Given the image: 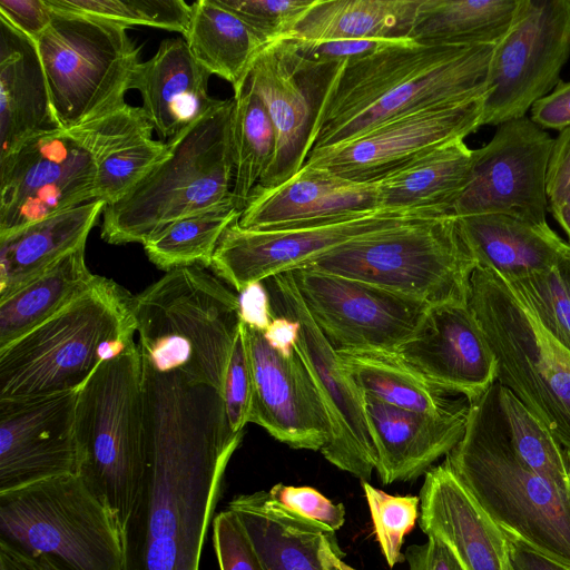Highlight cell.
Listing matches in <instances>:
<instances>
[{
	"label": "cell",
	"instance_id": "7a4b0ae2",
	"mask_svg": "<svg viewBox=\"0 0 570 570\" xmlns=\"http://www.w3.org/2000/svg\"><path fill=\"white\" fill-rule=\"evenodd\" d=\"M495 46L400 39L342 60L321 98L307 157L402 116L484 97Z\"/></svg>",
	"mask_w": 570,
	"mask_h": 570
},
{
	"label": "cell",
	"instance_id": "484cf974",
	"mask_svg": "<svg viewBox=\"0 0 570 570\" xmlns=\"http://www.w3.org/2000/svg\"><path fill=\"white\" fill-rule=\"evenodd\" d=\"M60 129L36 42L0 18V159Z\"/></svg>",
	"mask_w": 570,
	"mask_h": 570
},
{
	"label": "cell",
	"instance_id": "11a10c76",
	"mask_svg": "<svg viewBox=\"0 0 570 570\" xmlns=\"http://www.w3.org/2000/svg\"><path fill=\"white\" fill-rule=\"evenodd\" d=\"M513 570H570V567L549 558L527 544L509 538Z\"/></svg>",
	"mask_w": 570,
	"mask_h": 570
},
{
	"label": "cell",
	"instance_id": "1f68e13d",
	"mask_svg": "<svg viewBox=\"0 0 570 570\" xmlns=\"http://www.w3.org/2000/svg\"><path fill=\"white\" fill-rule=\"evenodd\" d=\"M422 0H317L286 36L299 42L410 39Z\"/></svg>",
	"mask_w": 570,
	"mask_h": 570
},
{
	"label": "cell",
	"instance_id": "5b68a950",
	"mask_svg": "<svg viewBox=\"0 0 570 570\" xmlns=\"http://www.w3.org/2000/svg\"><path fill=\"white\" fill-rule=\"evenodd\" d=\"M233 110L234 98L218 99L169 139L167 155L154 169L124 198L105 206L101 238L144 244L175 220L236 208Z\"/></svg>",
	"mask_w": 570,
	"mask_h": 570
},
{
	"label": "cell",
	"instance_id": "681fc988",
	"mask_svg": "<svg viewBox=\"0 0 570 570\" xmlns=\"http://www.w3.org/2000/svg\"><path fill=\"white\" fill-rule=\"evenodd\" d=\"M530 119L542 129L570 127V81H559L553 90L530 109Z\"/></svg>",
	"mask_w": 570,
	"mask_h": 570
},
{
	"label": "cell",
	"instance_id": "f907efd6",
	"mask_svg": "<svg viewBox=\"0 0 570 570\" xmlns=\"http://www.w3.org/2000/svg\"><path fill=\"white\" fill-rule=\"evenodd\" d=\"M404 559L410 570H465L454 552L435 537H428L425 543L410 546Z\"/></svg>",
	"mask_w": 570,
	"mask_h": 570
},
{
	"label": "cell",
	"instance_id": "f546056e",
	"mask_svg": "<svg viewBox=\"0 0 570 570\" xmlns=\"http://www.w3.org/2000/svg\"><path fill=\"white\" fill-rule=\"evenodd\" d=\"M227 509L240 521L265 570H325L320 549L332 532L284 507L268 491L236 495Z\"/></svg>",
	"mask_w": 570,
	"mask_h": 570
},
{
	"label": "cell",
	"instance_id": "ab89813d",
	"mask_svg": "<svg viewBox=\"0 0 570 570\" xmlns=\"http://www.w3.org/2000/svg\"><path fill=\"white\" fill-rule=\"evenodd\" d=\"M50 8L100 17L125 26L187 32L191 6L183 0H45Z\"/></svg>",
	"mask_w": 570,
	"mask_h": 570
},
{
	"label": "cell",
	"instance_id": "9c48e42d",
	"mask_svg": "<svg viewBox=\"0 0 570 570\" xmlns=\"http://www.w3.org/2000/svg\"><path fill=\"white\" fill-rule=\"evenodd\" d=\"M77 475L122 527L144 472L145 413L139 350L102 361L79 389Z\"/></svg>",
	"mask_w": 570,
	"mask_h": 570
},
{
	"label": "cell",
	"instance_id": "603a6c76",
	"mask_svg": "<svg viewBox=\"0 0 570 570\" xmlns=\"http://www.w3.org/2000/svg\"><path fill=\"white\" fill-rule=\"evenodd\" d=\"M368 428L383 484L411 481L448 455L463 436L468 406L439 413L401 409L364 395Z\"/></svg>",
	"mask_w": 570,
	"mask_h": 570
},
{
	"label": "cell",
	"instance_id": "ba28073f",
	"mask_svg": "<svg viewBox=\"0 0 570 570\" xmlns=\"http://www.w3.org/2000/svg\"><path fill=\"white\" fill-rule=\"evenodd\" d=\"M476 261L456 217H419L350 240L305 266L397 293L430 306L468 303Z\"/></svg>",
	"mask_w": 570,
	"mask_h": 570
},
{
	"label": "cell",
	"instance_id": "680465c9",
	"mask_svg": "<svg viewBox=\"0 0 570 570\" xmlns=\"http://www.w3.org/2000/svg\"><path fill=\"white\" fill-rule=\"evenodd\" d=\"M548 210L552 213L570 239V204L549 205Z\"/></svg>",
	"mask_w": 570,
	"mask_h": 570
},
{
	"label": "cell",
	"instance_id": "d590c367",
	"mask_svg": "<svg viewBox=\"0 0 570 570\" xmlns=\"http://www.w3.org/2000/svg\"><path fill=\"white\" fill-rule=\"evenodd\" d=\"M341 363L364 394L396 407L439 413L450 409L444 392L431 384L395 351L342 350Z\"/></svg>",
	"mask_w": 570,
	"mask_h": 570
},
{
	"label": "cell",
	"instance_id": "30bf717a",
	"mask_svg": "<svg viewBox=\"0 0 570 570\" xmlns=\"http://www.w3.org/2000/svg\"><path fill=\"white\" fill-rule=\"evenodd\" d=\"M468 305L495 356L497 382L570 452V352L491 269L473 271Z\"/></svg>",
	"mask_w": 570,
	"mask_h": 570
},
{
	"label": "cell",
	"instance_id": "8992f818",
	"mask_svg": "<svg viewBox=\"0 0 570 570\" xmlns=\"http://www.w3.org/2000/svg\"><path fill=\"white\" fill-rule=\"evenodd\" d=\"M134 312L144 361L222 392L242 324L237 294L202 267H180L135 295Z\"/></svg>",
	"mask_w": 570,
	"mask_h": 570
},
{
	"label": "cell",
	"instance_id": "d4e9b609",
	"mask_svg": "<svg viewBox=\"0 0 570 570\" xmlns=\"http://www.w3.org/2000/svg\"><path fill=\"white\" fill-rule=\"evenodd\" d=\"M380 210L375 183H355L322 168L303 166L272 188H254L238 224L278 229Z\"/></svg>",
	"mask_w": 570,
	"mask_h": 570
},
{
	"label": "cell",
	"instance_id": "44dd1931",
	"mask_svg": "<svg viewBox=\"0 0 570 570\" xmlns=\"http://www.w3.org/2000/svg\"><path fill=\"white\" fill-rule=\"evenodd\" d=\"M244 326L253 375L248 423L293 449L321 452L332 439L331 421L301 357L281 355L262 331Z\"/></svg>",
	"mask_w": 570,
	"mask_h": 570
},
{
	"label": "cell",
	"instance_id": "e575fe53",
	"mask_svg": "<svg viewBox=\"0 0 570 570\" xmlns=\"http://www.w3.org/2000/svg\"><path fill=\"white\" fill-rule=\"evenodd\" d=\"M519 0H422L409 38L425 45H497Z\"/></svg>",
	"mask_w": 570,
	"mask_h": 570
},
{
	"label": "cell",
	"instance_id": "277c9868",
	"mask_svg": "<svg viewBox=\"0 0 570 570\" xmlns=\"http://www.w3.org/2000/svg\"><path fill=\"white\" fill-rule=\"evenodd\" d=\"M135 295L96 275L56 315L0 348V399L79 390L102 361L138 348Z\"/></svg>",
	"mask_w": 570,
	"mask_h": 570
},
{
	"label": "cell",
	"instance_id": "ee69618b",
	"mask_svg": "<svg viewBox=\"0 0 570 570\" xmlns=\"http://www.w3.org/2000/svg\"><path fill=\"white\" fill-rule=\"evenodd\" d=\"M220 393L227 430L232 436H242L248 423L253 394L252 366L243 322L234 342Z\"/></svg>",
	"mask_w": 570,
	"mask_h": 570
},
{
	"label": "cell",
	"instance_id": "4dcf8cb0",
	"mask_svg": "<svg viewBox=\"0 0 570 570\" xmlns=\"http://www.w3.org/2000/svg\"><path fill=\"white\" fill-rule=\"evenodd\" d=\"M105 206L97 199L0 235V299L86 245Z\"/></svg>",
	"mask_w": 570,
	"mask_h": 570
},
{
	"label": "cell",
	"instance_id": "7bdbcfd3",
	"mask_svg": "<svg viewBox=\"0 0 570 570\" xmlns=\"http://www.w3.org/2000/svg\"><path fill=\"white\" fill-rule=\"evenodd\" d=\"M365 499L371 512L376 540L390 568L403 556V539L417 519L420 498L391 495L363 481Z\"/></svg>",
	"mask_w": 570,
	"mask_h": 570
},
{
	"label": "cell",
	"instance_id": "52a82bcc",
	"mask_svg": "<svg viewBox=\"0 0 570 570\" xmlns=\"http://www.w3.org/2000/svg\"><path fill=\"white\" fill-rule=\"evenodd\" d=\"M0 547L38 570H124L121 525L77 474L1 492Z\"/></svg>",
	"mask_w": 570,
	"mask_h": 570
},
{
	"label": "cell",
	"instance_id": "ffe728a7",
	"mask_svg": "<svg viewBox=\"0 0 570 570\" xmlns=\"http://www.w3.org/2000/svg\"><path fill=\"white\" fill-rule=\"evenodd\" d=\"M78 392L0 399V493L77 474Z\"/></svg>",
	"mask_w": 570,
	"mask_h": 570
},
{
	"label": "cell",
	"instance_id": "94428289",
	"mask_svg": "<svg viewBox=\"0 0 570 570\" xmlns=\"http://www.w3.org/2000/svg\"><path fill=\"white\" fill-rule=\"evenodd\" d=\"M558 204H570V184L566 188L564 193L561 195L560 199L557 203L550 204V205H558Z\"/></svg>",
	"mask_w": 570,
	"mask_h": 570
},
{
	"label": "cell",
	"instance_id": "5bb4252c",
	"mask_svg": "<svg viewBox=\"0 0 570 570\" xmlns=\"http://www.w3.org/2000/svg\"><path fill=\"white\" fill-rule=\"evenodd\" d=\"M96 167L72 129L35 137L0 159V235L97 200Z\"/></svg>",
	"mask_w": 570,
	"mask_h": 570
},
{
	"label": "cell",
	"instance_id": "91938a15",
	"mask_svg": "<svg viewBox=\"0 0 570 570\" xmlns=\"http://www.w3.org/2000/svg\"><path fill=\"white\" fill-rule=\"evenodd\" d=\"M558 268L563 275L570 288V249L557 263Z\"/></svg>",
	"mask_w": 570,
	"mask_h": 570
},
{
	"label": "cell",
	"instance_id": "836d02e7",
	"mask_svg": "<svg viewBox=\"0 0 570 570\" xmlns=\"http://www.w3.org/2000/svg\"><path fill=\"white\" fill-rule=\"evenodd\" d=\"M81 245L0 299V348L42 324L80 294L95 276Z\"/></svg>",
	"mask_w": 570,
	"mask_h": 570
},
{
	"label": "cell",
	"instance_id": "3957f363",
	"mask_svg": "<svg viewBox=\"0 0 570 570\" xmlns=\"http://www.w3.org/2000/svg\"><path fill=\"white\" fill-rule=\"evenodd\" d=\"M444 462L509 538L570 567V494L515 453L497 382L469 404L463 436Z\"/></svg>",
	"mask_w": 570,
	"mask_h": 570
},
{
	"label": "cell",
	"instance_id": "f35d334b",
	"mask_svg": "<svg viewBox=\"0 0 570 570\" xmlns=\"http://www.w3.org/2000/svg\"><path fill=\"white\" fill-rule=\"evenodd\" d=\"M497 384L508 434L518 456L539 475L570 494L566 450L512 392Z\"/></svg>",
	"mask_w": 570,
	"mask_h": 570
},
{
	"label": "cell",
	"instance_id": "8fae6325",
	"mask_svg": "<svg viewBox=\"0 0 570 570\" xmlns=\"http://www.w3.org/2000/svg\"><path fill=\"white\" fill-rule=\"evenodd\" d=\"M51 9L36 41L51 104L68 130L128 106L139 49L128 26L90 14Z\"/></svg>",
	"mask_w": 570,
	"mask_h": 570
},
{
	"label": "cell",
	"instance_id": "6da1fadb",
	"mask_svg": "<svg viewBox=\"0 0 570 570\" xmlns=\"http://www.w3.org/2000/svg\"><path fill=\"white\" fill-rule=\"evenodd\" d=\"M145 465L121 527L124 570H199L227 464L242 436L222 393L141 358Z\"/></svg>",
	"mask_w": 570,
	"mask_h": 570
},
{
	"label": "cell",
	"instance_id": "bcb514c9",
	"mask_svg": "<svg viewBox=\"0 0 570 570\" xmlns=\"http://www.w3.org/2000/svg\"><path fill=\"white\" fill-rule=\"evenodd\" d=\"M214 548L220 570H265L236 514L226 509L213 521Z\"/></svg>",
	"mask_w": 570,
	"mask_h": 570
},
{
	"label": "cell",
	"instance_id": "9a60e30c",
	"mask_svg": "<svg viewBox=\"0 0 570 570\" xmlns=\"http://www.w3.org/2000/svg\"><path fill=\"white\" fill-rule=\"evenodd\" d=\"M552 145L553 138L530 117L500 124L491 140L475 149L470 179L451 215L499 214L548 224L547 171Z\"/></svg>",
	"mask_w": 570,
	"mask_h": 570
},
{
	"label": "cell",
	"instance_id": "6f0895ef",
	"mask_svg": "<svg viewBox=\"0 0 570 570\" xmlns=\"http://www.w3.org/2000/svg\"><path fill=\"white\" fill-rule=\"evenodd\" d=\"M0 570H38L36 567L0 547Z\"/></svg>",
	"mask_w": 570,
	"mask_h": 570
},
{
	"label": "cell",
	"instance_id": "c3c4849f",
	"mask_svg": "<svg viewBox=\"0 0 570 570\" xmlns=\"http://www.w3.org/2000/svg\"><path fill=\"white\" fill-rule=\"evenodd\" d=\"M0 18L36 42L50 23L51 9L45 0H0Z\"/></svg>",
	"mask_w": 570,
	"mask_h": 570
},
{
	"label": "cell",
	"instance_id": "b9f144b4",
	"mask_svg": "<svg viewBox=\"0 0 570 570\" xmlns=\"http://www.w3.org/2000/svg\"><path fill=\"white\" fill-rule=\"evenodd\" d=\"M167 142L145 138L129 145L97 164L96 199L111 205L129 194L167 155Z\"/></svg>",
	"mask_w": 570,
	"mask_h": 570
},
{
	"label": "cell",
	"instance_id": "74e56055",
	"mask_svg": "<svg viewBox=\"0 0 570 570\" xmlns=\"http://www.w3.org/2000/svg\"><path fill=\"white\" fill-rule=\"evenodd\" d=\"M236 208L209 212L175 220L150 236L142 245L149 261L158 268L210 267L225 229L237 218Z\"/></svg>",
	"mask_w": 570,
	"mask_h": 570
},
{
	"label": "cell",
	"instance_id": "f6af8a7d",
	"mask_svg": "<svg viewBox=\"0 0 570 570\" xmlns=\"http://www.w3.org/2000/svg\"><path fill=\"white\" fill-rule=\"evenodd\" d=\"M274 41L288 36L317 0H218Z\"/></svg>",
	"mask_w": 570,
	"mask_h": 570
},
{
	"label": "cell",
	"instance_id": "4316f807",
	"mask_svg": "<svg viewBox=\"0 0 570 570\" xmlns=\"http://www.w3.org/2000/svg\"><path fill=\"white\" fill-rule=\"evenodd\" d=\"M210 76L185 39L170 38L160 42L150 59L139 62L131 89L139 91L154 130L171 139L217 102L208 95Z\"/></svg>",
	"mask_w": 570,
	"mask_h": 570
},
{
	"label": "cell",
	"instance_id": "f5cc1de1",
	"mask_svg": "<svg viewBox=\"0 0 570 570\" xmlns=\"http://www.w3.org/2000/svg\"><path fill=\"white\" fill-rule=\"evenodd\" d=\"M570 184V127L553 139L547 171V195L550 204L557 203Z\"/></svg>",
	"mask_w": 570,
	"mask_h": 570
},
{
	"label": "cell",
	"instance_id": "7402d4cb",
	"mask_svg": "<svg viewBox=\"0 0 570 570\" xmlns=\"http://www.w3.org/2000/svg\"><path fill=\"white\" fill-rule=\"evenodd\" d=\"M444 393L469 404L497 382V361L468 303L431 306L417 332L395 351Z\"/></svg>",
	"mask_w": 570,
	"mask_h": 570
},
{
	"label": "cell",
	"instance_id": "e0dca14e",
	"mask_svg": "<svg viewBox=\"0 0 570 570\" xmlns=\"http://www.w3.org/2000/svg\"><path fill=\"white\" fill-rule=\"evenodd\" d=\"M341 62L308 58L286 38L268 43L254 61L246 80L275 132L274 157L257 188L286 181L305 164L321 98Z\"/></svg>",
	"mask_w": 570,
	"mask_h": 570
},
{
	"label": "cell",
	"instance_id": "d6986e66",
	"mask_svg": "<svg viewBox=\"0 0 570 570\" xmlns=\"http://www.w3.org/2000/svg\"><path fill=\"white\" fill-rule=\"evenodd\" d=\"M484 97L393 119L350 141L311 154L303 166L326 169L355 183H376L422 155L476 131L483 126Z\"/></svg>",
	"mask_w": 570,
	"mask_h": 570
},
{
	"label": "cell",
	"instance_id": "4fadbf2b",
	"mask_svg": "<svg viewBox=\"0 0 570 570\" xmlns=\"http://www.w3.org/2000/svg\"><path fill=\"white\" fill-rule=\"evenodd\" d=\"M274 316L299 324L295 351L308 371L327 410L332 439L321 451L333 465L367 481L376 468V453L365 411L364 394L341 363L337 351L305 307L291 272L263 281Z\"/></svg>",
	"mask_w": 570,
	"mask_h": 570
},
{
	"label": "cell",
	"instance_id": "7c38bea8",
	"mask_svg": "<svg viewBox=\"0 0 570 570\" xmlns=\"http://www.w3.org/2000/svg\"><path fill=\"white\" fill-rule=\"evenodd\" d=\"M570 57V0H519L497 43L483 104V126L525 117L550 94Z\"/></svg>",
	"mask_w": 570,
	"mask_h": 570
},
{
	"label": "cell",
	"instance_id": "ac0fdd59",
	"mask_svg": "<svg viewBox=\"0 0 570 570\" xmlns=\"http://www.w3.org/2000/svg\"><path fill=\"white\" fill-rule=\"evenodd\" d=\"M423 216L375 210L278 229H247L235 219L223 233L212 268L239 293L247 285L305 266L358 237Z\"/></svg>",
	"mask_w": 570,
	"mask_h": 570
},
{
	"label": "cell",
	"instance_id": "d6a6232c",
	"mask_svg": "<svg viewBox=\"0 0 570 570\" xmlns=\"http://www.w3.org/2000/svg\"><path fill=\"white\" fill-rule=\"evenodd\" d=\"M190 6L184 39L191 56L210 75L228 81L236 92L258 55L272 41L218 0H198Z\"/></svg>",
	"mask_w": 570,
	"mask_h": 570
},
{
	"label": "cell",
	"instance_id": "60d3db41",
	"mask_svg": "<svg viewBox=\"0 0 570 570\" xmlns=\"http://www.w3.org/2000/svg\"><path fill=\"white\" fill-rule=\"evenodd\" d=\"M503 279L549 335L570 352V288L558 266Z\"/></svg>",
	"mask_w": 570,
	"mask_h": 570
},
{
	"label": "cell",
	"instance_id": "cb8c5ba5",
	"mask_svg": "<svg viewBox=\"0 0 570 570\" xmlns=\"http://www.w3.org/2000/svg\"><path fill=\"white\" fill-rule=\"evenodd\" d=\"M420 528L442 540L465 570H513L505 532L443 462L424 474Z\"/></svg>",
	"mask_w": 570,
	"mask_h": 570
},
{
	"label": "cell",
	"instance_id": "7dc6e473",
	"mask_svg": "<svg viewBox=\"0 0 570 570\" xmlns=\"http://www.w3.org/2000/svg\"><path fill=\"white\" fill-rule=\"evenodd\" d=\"M268 493L284 507L315 522L328 532L335 533L345 522L344 505L333 503L314 488L277 483Z\"/></svg>",
	"mask_w": 570,
	"mask_h": 570
},
{
	"label": "cell",
	"instance_id": "83f0119b",
	"mask_svg": "<svg viewBox=\"0 0 570 570\" xmlns=\"http://www.w3.org/2000/svg\"><path fill=\"white\" fill-rule=\"evenodd\" d=\"M475 149L464 140L440 146L376 181L377 207L423 216L451 215L466 186Z\"/></svg>",
	"mask_w": 570,
	"mask_h": 570
},
{
	"label": "cell",
	"instance_id": "6125c7cd",
	"mask_svg": "<svg viewBox=\"0 0 570 570\" xmlns=\"http://www.w3.org/2000/svg\"><path fill=\"white\" fill-rule=\"evenodd\" d=\"M567 452V459H568V463H569V468H570V452L569 451H566Z\"/></svg>",
	"mask_w": 570,
	"mask_h": 570
},
{
	"label": "cell",
	"instance_id": "db71d44e",
	"mask_svg": "<svg viewBox=\"0 0 570 570\" xmlns=\"http://www.w3.org/2000/svg\"><path fill=\"white\" fill-rule=\"evenodd\" d=\"M237 295L240 321L250 328L264 332L273 320L269 296L264 283H252Z\"/></svg>",
	"mask_w": 570,
	"mask_h": 570
},
{
	"label": "cell",
	"instance_id": "f1b7e54d",
	"mask_svg": "<svg viewBox=\"0 0 570 570\" xmlns=\"http://www.w3.org/2000/svg\"><path fill=\"white\" fill-rule=\"evenodd\" d=\"M456 219L476 267L491 269L503 278L551 268L570 249L548 224L537 225L499 214Z\"/></svg>",
	"mask_w": 570,
	"mask_h": 570
},
{
	"label": "cell",
	"instance_id": "9f6ffc18",
	"mask_svg": "<svg viewBox=\"0 0 570 570\" xmlns=\"http://www.w3.org/2000/svg\"><path fill=\"white\" fill-rule=\"evenodd\" d=\"M299 324L289 317L274 316L263 332L266 342L281 355L289 357L295 353Z\"/></svg>",
	"mask_w": 570,
	"mask_h": 570
},
{
	"label": "cell",
	"instance_id": "2e32d148",
	"mask_svg": "<svg viewBox=\"0 0 570 570\" xmlns=\"http://www.w3.org/2000/svg\"><path fill=\"white\" fill-rule=\"evenodd\" d=\"M289 272L311 317L336 351H396L431 307L356 279L306 267Z\"/></svg>",
	"mask_w": 570,
	"mask_h": 570
},
{
	"label": "cell",
	"instance_id": "816d5d0a",
	"mask_svg": "<svg viewBox=\"0 0 570 570\" xmlns=\"http://www.w3.org/2000/svg\"><path fill=\"white\" fill-rule=\"evenodd\" d=\"M390 41L393 40L357 39L326 41L318 43L299 41L295 42L297 43L302 53H304L308 58L321 60H344L353 57L363 56Z\"/></svg>",
	"mask_w": 570,
	"mask_h": 570
},
{
	"label": "cell",
	"instance_id": "8d00e7d4",
	"mask_svg": "<svg viewBox=\"0 0 570 570\" xmlns=\"http://www.w3.org/2000/svg\"><path fill=\"white\" fill-rule=\"evenodd\" d=\"M235 207L242 212L267 173L275 153V132L268 112L247 80L234 92L232 119Z\"/></svg>",
	"mask_w": 570,
	"mask_h": 570
}]
</instances>
